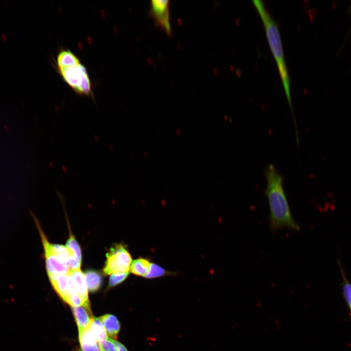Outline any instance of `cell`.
Here are the masks:
<instances>
[{
	"mask_svg": "<svg viewBox=\"0 0 351 351\" xmlns=\"http://www.w3.org/2000/svg\"><path fill=\"white\" fill-rule=\"evenodd\" d=\"M265 194L270 209V228L272 232L287 228L300 230L293 218L284 189L283 178L275 167L269 165L265 170Z\"/></svg>",
	"mask_w": 351,
	"mask_h": 351,
	"instance_id": "obj_1",
	"label": "cell"
},
{
	"mask_svg": "<svg viewBox=\"0 0 351 351\" xmlns=\"http://www.w3.org/2000/svg\"><path fill=\"white\" fill-rule=\"evenodd\" d=\"M56 66L63 80L76 93L93 98L92 83L87 70L71 50L62 49L58 52Z\"/></svg>",
	"mask_w": 351,
	"mask_h": 351,
	"instance_id": "obj_2",
	"label": "cell"
},
{
	"mask_svg": "<svg viewBox=\"0 0 351 351\" xmlns=\"http://www.w3.org/2000/svg\"><path fill=\"white\" fill-rule=\"evenodd\" d=\"M252 1L263 22L270 48L277 64L287 99L293 116L290 92V77L278 26L262 0H253Z\"/></svg>",
	"mask_w": 351,
	"mask_h": 351,
	"instance_id": "obj_3",
	"label": "cell"
},
{
	"mask_svg": "<svg viewBox=\"0 0 351 351\" xmlns=\"http://www.w3.org/2000/svg\"><path fill=\"white\" fill-rule=\"evenodd\" d=\"M103 272L106 275L117 273L129 272L132 258L126 246L117 243L112 246L106 254Z\"/></svg>",
	"mask_w": 351,
	"mask_h": 351,
	"instance_id": "obj_4",
	"label": "cell"
},
{
	"mask_svg": "<svg viewBox=\"0 0 351 351\" xmlns=\"http://www.w3.org/2000/svg\"><path fill=\"white\" fill-rule=\"evenodd\" d=\"M33 215L42 243L47 275L68 273L70 271L54 254L51 248V243L49 242L45 235L38 220L34 215Z\"/></svg>",
	"mask_w": 351,
	"mask_h": 351,
	"instance_id": "obj_5",
	"label": "cell"
},
{
	"mask_svg": "<svg viewBox=\"0 0 351 351\" xmlns=\"http://www.w3.org/2000/svg\"><path fill=\"white\" fill-rule=\"evenodd\" d=\"M48 276L55 291L66 303L71 295L78 293L71 272L67 274H48Z\"/></svg>",
	"mask_w": 351,
	"mask_h": 351,
	"instance_id": "obj_6",
	"label": "cell"
},
{
	"mask_svg": "<svg viewBox=\"0 0 351 351\" xmlns=\"http://www.w3.org/2000/svg\"><path fill=\"white\" fill-rule=\"evenodd\" d=\"M151 13L156 23L168 34H170L171 26L170 22L169 0H151Z\"/></svg>",
	"mask_w": 351,
	"mask_h": 351,
	"instance_id": "obj_7",
	"label": "cell"
},
{
	"mask_svg": "<svg viewBox=\"0 0 351 351\" xmlns=\"http://www.w3.org/2000/svg\"><path fill=\"white\" fill-rule=\"evenodd\" d=\"M78 333L88 329L91 324L94 316L91 309L90 303H86L78 307H71Z\"/></svg>",
	"mask_w": 351,
	"mask_h": 351,
	"instance_id": "obj_8",
	"label": "cell"
},
{
	"mask_svg": "<svg viewBox=\"0 0 351 351\" xmlns=\"http://www.w3.org/2000/svg\"><path fill=\"white\" fill-rule=\"evenodd\" d=\"M103 325L109 338L117 339L120 330V324L114 315L106 314L98 317Z\"/></svg>",
	"mask_w": 351,
	"mask_h": 351,
	"instance_id": "obj_9",
	"label": "cell"
},
{
	"mask_svg": "<svg viewBox=\"0 0 351 351\" xmlns=\"http://www.w3.org/2000/svg\"><path fill=\"white\" fill-rule=\"evenodd\" d=\"M75 285L78 294L82 298L84 304L90 302L84 273L80 269L70 271Z\"/></svg>",
	"mask_w": 351,
	"mask_h": 351,
	"instance_id": "obj_10",
	"label": "cell"
},
{
	"mask_svg": "<svg viewBox=\"0 0 351 351\" xmlns=\"http://www.w3.org/2000/svg\"><path fill=\"white\" fill-rule=\"evenodd\" d=\"M81 351H100L99 342L95 338L89 328L78 333Z\"/></svg>",
	"mask_w": 351,
	"mask_h": 351,
	"instance_id": "obj_11",
	"label": "cell"
},
{
	"mask_svg": "<svg viewBox=\"0 0 351 351\" xmlns=\"http://www.w3.org/2000/svg\"><path fill=\"white\" fill-rule=\"evenodd\" d=\"M84 275L88 291L92 292L98 291L102 282L101 273L95 270H89L85 272Z\"/></svg>",
	"mask_w": 351,
	"mask_h": 351,
	"instance_id": "obj_12",
	"label": "cell"
},
{
	"mask_svg": "<svg viewBox=\"0 0 351 351\" xmlns=\"http://www.w3.org/2000/svg\"><path fill=\"white\" fill-rule=\"evenodd\" d=\"M151 264L147 258L139 257L133 261L130 272L136 276L144 277L149 271Z\"/></svg>",
	"mask_w": 351,
	"mask_h": 351,
	"instance_id": "obj_13",
	"label": "cell"
},
{
	"mask_svg": "<svg viewBox=\"0 0 351 351\" xmlns=\"http://www.w3.org/2000/svg\"><path fill=\"white\" fill-rule=\"evenodd\" d=\"M89 329L99 343L108 338L105 328L98 317L94 316Z\"/></svg>",
	"mask_w": 351,
	"mask_h": 351,
	"instance_id": "obj_14",
	"label": "cell"
},
{
	"mask_svg": "<svg viewBox=\"0 0 351 351\" xmlns=\"http://www.w3.org/2000/svg\"><path fill=\"white\" fill-rule=\"evenodd\" d=\"M51 248L54 254L65 265L66 261L68 257L71 254H74L73 251L66 246L51 244Z\"/></svg>",
	"mask_w": 351,
	"mask_h": 351,
	"instance_id": "obj_15",
	"label": "cell"
},
{
	"mask_svg": "<svg viewBox=\"0 0 351 351\" xmlns=\"http://www.w3.org/2000/svg\"><path fill=\"white\" fill-rule=\"evenodd\" d=\"M171 274V273L165 270L156 264L151 263L148 273L144 277L147 279H153Z\"/></svg>",
	"mask_w": 351,
	"mask_h": 351,
	"instance_id": "obj_16",
	"label": "cell"
},
{
	"mask_svg": "<svg viewBox=\"0 0 351 351\" xmlns=\"http://www.w3.org/2000/svg\"><path fill=\"white\" fill-rule=\"evenodd\" d=\"M340 269L343 278L342 290L343 296L351 313V283L346 278L341 267Z\"/></svg>",
	"mask_w": 351,
	"mask_h": 351,
	"instance_id": "obj_17",
	"label": "cell"
},
{
	"mask_svg": "<svg viewBox=\"0 0 351 351\" xmlns=\"http://www.w3.org/2000/svg\"><path fill=\"white\" fill-rule=\"evenodd\" d=\"M66 246L71 250L75 255L80 261L82 260L81 248L77 241L75 236L70 231L68 239L66 241Z\"/></svg>",
	"mask_w": 351,
	"mask_h": 351,
	"instance_id": "obj_18",
	"label": "cell"
},
{
	"mask_svg": "<svg viewBox=\"0 0 351 351\" xmlns=\"http://www.w3.org/2000/svg\"><path fill=\"white\" fill-rule=\"evenodd\" d=\"M129 272L117 273L110 275L108 287H113L123 282L128 277Z\"/></svg>",
	"mask_w": 351,
	"mask_h": 351,
	"instance_id": "obj_19",
	"label": "cell"
},
{
	"mask_svg": "<svg viewBox=\"0 0 351 351\" xmlns=\"http://www.w3.org/2000/svg\"><path fill=\"white\" fill-rule=\"evenodd\" d=\"M99 348L100 351H117L112 339L109 337L99 342Z\"/></svg>",
	"mask_w": 351,
	"mask_h": 351,
	"instance_id": "obj_20",
	"label": "cell"
},
{
	"mask_svg": "<svg viewBox=\"0 0 351 351\" xmlns=\"http://www.w3.org/2000/svg\"><path fill=\"white\" fill-rule=\"evenodd\" d=\"M112 340L117 348V351H128L127 348L122 343L113 339Z\"/></svg>",
	"mask_w": 351,
	"mask_h": 351,
	"instance_id": "obj_21",
	"label": "cell"
},
{
	"mask_svg": "<svg viewBox=\"0 0 351 351\" xmlns=\"http://www.w3.org/2000/svg\"><path fill=\"white\" fill-rule=\"evenodd\" d=\"M1 37L4 40H5V41L7 40V37L4 34H1Z\"/></svg>",
	"mask_w": 351,
	"mask_h": 351,
	"instance_id": "obj_22",
	"label": "cell"
}]
</instances>
